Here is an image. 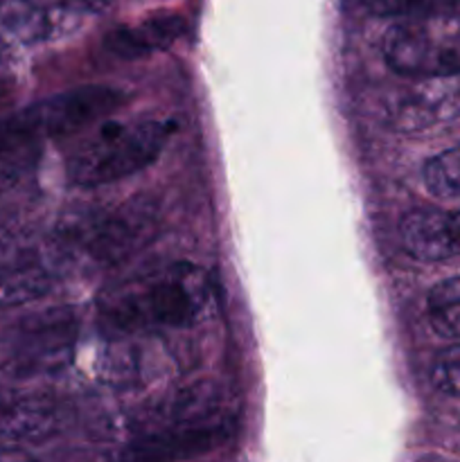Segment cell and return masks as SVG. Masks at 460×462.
Wrapping results in <instances>:
<instances>
[{
	"label": "cell",
	"instance_id": "cell-1",
	"mask_svg": "<svg viewBox=\"0 0 460 462\" xmlns=\"http://www.w3.org/2000/svg\"><path fill=\"white\" fill-rule=\"evenodd\" d=\"M212 305L210 275L189 262L133 271L97 300L104 328L115 337H152L197 325Z\"/></svg>",
	"mask_w": 460,
	"mask_h": 462
},
{
	"label": "cell",
	"instance_id": "cell-2",
	"mask_svg": "<svg viewBox=\"0 0 460 462\" xmlns=\"http://www.w3.org/2000/svg\"><path fill=\"white\" fill-rule=\"evenodd\" d=\"M174 125L162 117L106 122L68 158V180L77 188H102L152 165L170 140Z\"/></svg>",
	"mask_w": 460,
	"mask_h": 462
},
{
	"label": "cell",
	"instance_id": "cell-3",
	"mask_svg": "<svg viewBox=\"0 0 460 462\" xmlns=\"http://www.w3.org/2000/svg\"><path fill=\"white\" fill-rule=\"evenodd\" d=\"M122 102L124 93L111 86H84L41 99L0 117V149L41 147L45 140L66 138L111 116Z\"/></svg>",
	"mask_w": 460,
	"mask_h": 462
},
{
	"label": "cell",
	"instance_id": "cell-4",
	"mask_svg": "<svg viewBox=\"0 0 460 462\" xmlns=\"http://www.w3.org/2000/svg\"><path fill=\"white\" fill-rule=\"evenodd\" d=\"M382 50L388 68L409 79L460 75V16L404 18Z\"/></svg>",
	"mask_w": 460,
	"mask_h": 462
},
{
	"label": "cell",
	"instance_id": "cell-5",
	"mask_svg": "<svg viewBox=\"0 0 460 462\" xmlns=\"http://www.w3.org/2000/svg\"><path fill=\"white\" fill-rule=\"evenodd\" d=\"M77 320L70 310L25 316L0 334V373L14 377L61 368L75 343Z\"/></svg>",
	"mask_w": 460,
	"mask_h": 462
},
{
	"label": "cell",
	"instance_id": "cell-6",
	"mask_svg": "<svg viewBox=\"0 0 460 462\" xmlns=\"http://www.w3.org/2000/svg\"><path fill=\"white\" fill-rule=\"evenodd\" d=\"M156 206L149 199H133L117 208L93 212L79 224L63 230L68 242H75L97 262L113 264L133 255L156 233Z\"/></svg>",
	"mask_w": 460,
	"mask_h": 462
},
{
	"label": "cell",
	"instance_id": "cell-7",
	"mask_svg": "<svg viewBox=\"0 0 460 462\" xmlns=\"http://www.w3.org/2000/svg\"><path fill=\"white\" fill-rule=\"evenodd\" d=\"M230 427V420L216 411L171 418L161 429H152L140 436L126 456L138 460L192 458L225 442Z\"/></svg>",
	"mask_w": 460,
	"mask_h": 462
},
{
	"label": "cell",
	"instance_id": "cell-8",
	"mask_svg": "<svg viewBox=\"0 0 460 462\" xmlns=\"http://www.w3.org/2000/svg\"><path fill=\"white\" fill-rule=\"evenodd\" d=\"M458 116L460 75L415 79L388 106V125L400 134H419Z\"/></svg>",
	"mask_w": 460,
	"mask_h": 462
},
{
	"label": "cell",
	"instance_id": "cell-9",
	"mask_svg": "<svg viewBox=\"0 0 460 462\" xmlns=\"http://www.w3.org/2000/svg\"><path fill=\"white\" fill-rule=\"evenodd\" d=\"M404 251L419 262H446L460 257V210H413L401 219Z\"/></svg>",
	"mask_w": 460,
	"mask_h": 462
},
{
	"label": "cell",
	"instance_id": "cell-10",
	"mask_svg": "<svg viewBox=\"0 0 460 462\" xmlns=\"http://www.w3.org/2000/svg\"><path fill=\"white\" fill-rule=\"evenodd\" d=\"M185 21L174 14H162V16L144 18L143 23L131 27H117L108 36V50L122 59H135L143 54L165 50L180 39L185 32Z\"/></svg>",
	"mask_w": 460,
	"mask_h": 462
},
{
	"label": "cell",
	"instance_id": "cell-11",
	"mask_svg": "<svg viewBox=\"0 0 460 462\" xmlns=\"http://www.w3.org/2000/svg\"><path fill=\"white\" fill-rule=\"evenodd\" d=\"M66 12L70 9L61 5L43 7L27 0H16L0 9V32L25 43L45 41L54 34V30H61Z\"/></svg>",
	"mask_w": 460,
	"mask_h": 462
},
{
	"label": "cell",
	"instance_id": "cell-12",
	"mask_svg": "<svg viewBox=\"0 0 460 462\" xmlns=\"http://www.w3.org/2000/svg\"><path fill=\"white\" fill-rule=\"evenodd\" d=\"M52 409L36 400H3L0 402V440L21 442L36 440L52 433Z\"/></svg>",
	"mask_w": 460,
	"mask_h": 462
},
{
	"label": "cell",
	"instance_id": "cell-13",
	"mask_svg": "<svg viewBox=\"0 0 460 462\" xmlns=\"http://www.w3.org/2000/svg\"><path fill=\"white\" fill-rule=\"evenodd\" d=\"M52 273L36 262L0 266V311L39 300L52 289Z\"/></svg>",
	"mask_w": 460,
	"mask_h": 462
},
{
	"label": "cell",
	"instance_id": "cell-14",
	"mask_svg": "<svg viewBox=\"0 0 460 462\" xmlns=\"http://www.w3.org/2000/svg\"><path fill=\"white\" fill-rule=\"evenodd\" d=\"M427 314L433 332L460 341V275L442 280L428 291Z\"/></svg>",
	"mask_w": 460,
	"mask_h": 462
},
{
	"label": "cell",
	"instance_id": "cell-15",
	"mask_svg": "<svg viewBox=\"0 0 460 462\" xmlns=\"http://www.w3.org/2000/svg\"><path fill=\"white\" fill-rule=\"evenodd\" d=\"M370 14L382 18L460 16V0H361Z\"/></svg>",
	"mask_w": 460,
	"mask_h": 462
},
{
	"label": "cell",
	"instance_id": "cell-16",
	"mask_svg": "<svg viewBox=\"0 0 460 462\" xmlns=\"http://www.w3.org/2000/svg\"><path fill=\"white\" fill-rule=\"evenodd\" d=\"M422 179L436 199H442V201L460 199V144L445 149L427 161Z\"/></svg>",
	"mask_w": 460,
	"mask_h": 462
},
{
	"label": "cell",
	"instance_id": "cell-17",
	"mask_svg": "<svg viewBox=\"0 0 460 462\" xmlns=\"http://www.w3.org/2000/svg\"><path fill=\"white\" fill-rule=\"evenodd\" d=\"M431 382L445 395L460 397V343L436 356L431 365Z\"/></svg>",
	"mask_w": 460,
	"mask_h": 462
},
{
	"label": "cell",
	"instance_id": "cell-18",
	"mask_svg": "<svg viewBox=\"0 0 460 462\" xmlns=\"http://www.w3.org/2000/svg\"><path fill=\"white\" fill-rule=\"evenodd\" d=\"M36 158H39V147L0 149V192L16 185L27 171H32Z\"/></svg>",
	"mask_w": 460,
	"mask_h": 462
},
{
	"label": "cell",
	"instance_id": "cell-19",
	"mask_svg": "<svg viewBox=\"0 0 460 462\" xmlns=\"http://www.w3.org/2000/svg\"><path fill=\"white\" fill-rule=\"evenodd\" d=\"M54 3L70 12H99V9L108 7L113 0H54Z\"/></svg>",
	"mask_w": 460,
	"mask_h": 462
}]
</instances>
